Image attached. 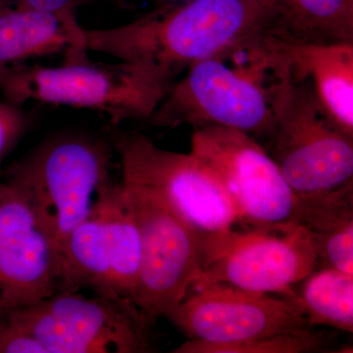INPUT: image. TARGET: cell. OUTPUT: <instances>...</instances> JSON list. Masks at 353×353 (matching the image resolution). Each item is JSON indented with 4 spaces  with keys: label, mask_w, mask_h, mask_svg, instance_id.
Returning a JSON list of instances; mask_svg holds the SVG:
<instances>
[{
    "label": "cell",
    "mask_w": 353,
    "mask_h": 353,
    "mask_svg": "<svg viewBox=\"0 0 353 353\" xmlns=\"http://www.w3.org/2000/svg\"><path fill=\"white\" fill-rule=\"evenodd\" d=\"M330 341L324 332L310 329L273 334L238 343H204L189 340L172 350L174 353H312L329 352Z\"/></svg>",
    "instance_id": "20"
},
{
    "label": "cell",
    "mask_w": 353,
    "mask_h": 353,
    "mask_svg": "<svg viewBox=\"0 0 353 353\" xmlns=\"http://www.w3.org/2000/svg\"><path fill=\"white\" fill-rule=\"evenodd\" d=\"M9 68L4 69V70H0V90H2V88H3L4 82H6V75L7 73H8Z\"/></svg>",
    "instance_id": "24"
},
{
    "label": "cell",
    "mask_w": 353,
    "mask_h": 353,
    "mask_svg": "<svg viewBox=\"0 0 353 353\" xmlns=\"http://www.w3.org/2000/svg\"><path fill=\"white\" fill-rule=\"evenodd\" d=\"M8 6L23 7L32 10L54 14L65 22L75 20L73 9L82 0H0Z\"/></svg>",
    "instance_id": "23"
},
{
    "label": "cell",
    "mask_w": 353,
    "mask_h": 353,
    "mask_svg": "<svg viewBox=\"0 0 353 353\" xmlns=\"http://www.w3.org/2000/svg\"><path fill=\"white\" fill-rule=\"evenodd\" d=\"M265 0H188L128 24L85 30L88 51L145 65L172 85L190 65L268 26Z\"/></svg>",
    "instance_id": "1"
},
{
    "label": "cell",
    "mask_w": 353,
    "mask_h": 353,
    "mask_svg": "<svg viewBox=\"0 0 353 353\" xmlns=\"http://www.w3.org/2000/svg\"><path fill=\"white\" fill-rule=\"evenodd\" d=\"M123 185L152 192L206 236L234 231L241 218L214 172L196 155L162 150L145 134L114 137Z\"/></svg>",
    "instance_id": "7"
},
{
    "label": "cell",
    "mask_w": 353,
    "mask_h": 353,
    "mask_svg": "<svg viewBox=\"0 0 353 353\" xmlns=\"http://www.w3.org/2000/svg\"><path fill=\"white\" fill-rule=\"evenodd\" d=\"M29 126V120L20 105L0 101V163L9 154Z\"/></svg>",
    "instance_id": "21"
},
{
    "label": "cell",
    "mask_w": 353,
    "mask_h": 353,
    "mask_svg": "<svg viewBox=\"0 0 353 353\" xmlns=\"http://www.w3.org/2000/svg\"><path fill=\"white\" fill-rule=\"evenodd\" d=\"M120 185L141 234V265L132 301L154 323L189 294L205 266L213 236L190 226L152 192Z\"/></svg>",
    "instance_id": "8"
},
{
    "label": "cell",
    "mask_w": 353,
    "mask_h": 353,
    "mask_svg": "<svg viewBox=\"0 0 353 353\" xmlns=\"http://www.w3.org/2000/svg\"><path fill=\"white\" fill-rule=\"evenodd\" d=\"M267 31L309 43H353V0H265Z\"/></svg>",
    "instance_id": "17"
},
{
    "label": "cell",
    "mask_w": 353,
    "mask_h": 353,
    "mask_svg": "<svg viewBox=\"0 0 353 353\" xmlns=\"http://www.w3.org/2000/svg\"><path fill=\"white\" fill-rule=\"evenodd\" d=\"M279 57L266 150L296 196L339 189L353 181V136L332 117L312 83L296 78Z\"/></svg>",
    "instance_id": "3"
},
{
    "label": "cell",
    "mask_w": 353,
    "mask_h": 353,
    "mask_svg": "<svg viewBox=\"0 0 353 353\" xmlns=\"http://www.w3.org/2000/svg\"><path fill=\"white\" fill-rule=\"evenodd\" d=\"M299 304L309 328L329 327L353 333V275L333 268H320L304 279Z\"/></svg>",
    "instance_id": "19"
},
{
    "label": "cell",
    "mask_w": 353,
    "mask_h": 353,
    "mask_svg": "<svg viewBox=\"0 0 353 353\" xmlns=\"http://www.w3.org/2000/svg\"><path fill=\"white\" fill-rule=\"evenodd\" d=\"M267 34L292 73L312 83L332 117L353 136V43H299Z\"/></svg>",
    "instance_id": "13"
},
{
    "label": "cell",
    "mask_w": 353,
    "mask_h": 353,
    "mask_svg": "<svg viewBox=\"0 0 353 353\" xmlns=\"http://www.w3.org/2000/svg\"><path fill=\"white\" fill-rule=\"evenodd\" d=\"M317 268L314 241L303 225L234 231L218 236L190 290L226 283L262 294L294 296L292 285Z\"/></svg>",
    "instance_id": "10"
},
{
    "label": "cell",
    "mask_w": 353,
    "mask_h": 353,
    "mask_svg": "<svg viewBox=\"0 0 353 353\" xmlns=\"http://www.w3.org/2000/svg\"><path fill=\"white\" fill-rule=\"evenodd\" d=\"M0 353H46L43 345L26 333L0 309Z\"/></svg>",
    "instance_id": "22"
},
{
    "label": "cell",
    "mask_w": 353,
    "mask_h": 353,
    "mask_svg": "<svg viewBox=\"0 0 353 353\" xmlns=\"http://www.w3.org/2000/svg\"><path fill=\"white\" fill-rule=\"evenodd\" d=\"M58 280L54 246L19 190L0 181V309L48 299Z\"/></svg>",
    "instance_id": "12"
},
{
    "label": "cell",
    "mask_w": 353,
    "mask_h": 353,
    "mask_svg": "<svg viewBox=\"0 0 353 353\" xmlns=\"http://www.w3.org/2000/svg\"><path fill=\"white\" fill-rule=\"evenodd\" d=\"M102 185L92 212L71 232L60 252L57 294H75L87 288L99 296L105 294L109 241L108 210Z\"/></svg>",
    "instance_id": "16"
},
{
    "label": "cell",
    "mask_w": 353,
    "mask_h": 353,
    "mask_svg": "<svg viewBox=\"0 0 353 353\" xmlns=\"http://www.w3.org/2000/svg\"><path fill=\"white\" fill-rule=\"evenodd\" d=\"M190 152L224 185L241 223L276 230L292 222L296 196L278 165L257 139L232 128H197Z\"/></svg>",
    "instance_id": "9"
},
{
    "label": "cell",
    "mask_w": 353,
    "mask_h": 353,
    "mask_svg": "<svg viewBox=\"0 0 353 353\" xmlns=\"http://www.w3.org/2000/svg\"><path fill=\"white\" fill-rule=\"evenodd\" d=\"M83 31L54 14L0 1V70L60 52L66 53L65 61L87 58Z\"/></svg>",
    "instance_id": "14"
},
{
    "label": "cell",
    "mask_w": 353,
    "mask_h": 353,
    "mask_svg": "<svg viewBox=\"0 0 353 353\" xmlns=\"http://www.w3.org/2000/svg\"><path fill=\"white\" fill-rule=\"evenodd\" d=\"M3 310L46 353L152 352L153 323L125 297L60 292L31 305Z\"/></svg>",
    "instance_id": "6"
},
{
    "label": "cell",
    "mask_w": 353,
    "mask_h": 353,
    "mask_svg": "<svg viewBox=\"0 0 353 353\" xmlns=\"http://www.w3.org/2000/svg\"><path fill=\"white\" fill-rule=\"evenodd\" d=\"M171 87L145 65L99 63L87 57L58 67H11L1 92L17 105L37 101L88 109L119 125L150 120Z\"/></svg>",
    "instance_id": "4"
},
{
    "label": "cell",
    "mask_w": 353,
    "mask_h": 353,
    "mask_svg": "<svg viewBox=\"0 0 353 353\" xmlns=\"http://www.w3.org/2000/svg\"><path fill=\"white\" fill-rule=\"evenodd\" d=\"M165 317L190 340L221 345L311 329L297 294L273 297L226 283L190 290Z\"/></svg>",
    "instance_id": "11"
},
{
    "label": "cell",
    "mask_w": 353,
    "mask_h": 353,
    "mask_svg": "<svg viewBox=\"0 0 353 353\" xmlns=\"http://www.w3.org/2000/svg\"><path fill=\"white\" fill-rule=\"evenodd\" d=\"M108 221L109 276L105 296L132 299L141 265V241L138 223L121 185H102Z\"/></svg>",
    "instance_id": "18"
},
{
    "label": "cell",
    "mask_w": 353,
    "mask_h": 353,
    "mask_svg": "<svg viewBox=\"0 0 353 353\" xmlns=\"http://www.w3.org/2000/svg\"><path fill=\"white\" fill-rule=\"evenodd\" d=\"M110 150L88 137L48 139L6 170L59 256L71 232L90 215L108 180Z\"/></svg>",
    "instance_id": "5"
},
{
    "label": "cell",
    "mask_w": 353,
    "mask_h": 353,
    "mask_svg": "<svg viewBox=\"0 0 353 353\" xmlns=\"http://www.w3.org/2000/svg\"><path fill=\"white\" fill-rule=\"evenodd\" d=\"M292 223L312 236L317 267L353 275V181L325 194L296 196Z\"/></svg>",
    "instance_id": "15"
},
{
    "label": "cell",
    "mask_w": 353,
    "mask_h": 353,
    "mask_svg": "<svg viewBox=\"0 0 353 353\" xmlns=\"http://www.w3.org/2000/svg\"><path fill=\"white\" fill-rule=\"evenodd\" d=\"M277 64L263 32L241 39L190 65L148 121L161 128H232L267 139Z\"/></svg>",
    "instance_id": "2"
}]
</instances>
